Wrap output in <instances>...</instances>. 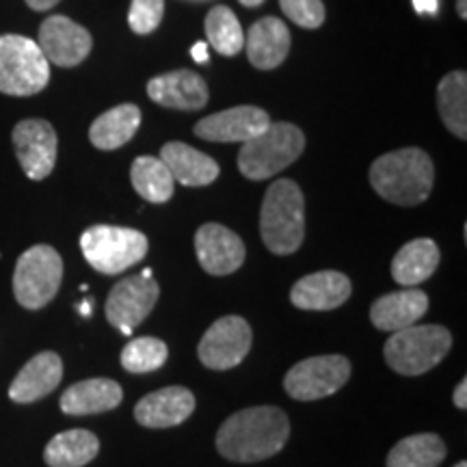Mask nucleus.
Returning a JSON list of instances; mask_svg holds the SVG:
<instances>
[{
  "label": "nucleus",
  "mask_w": 467,
  "mask_h": 467,
  "mask_svg": "<svg viewBox=\"0 0 467 467\" xmlns=\"http://www.w3.org/2000/svg\"><path fill=\"white\" fill-rule=\"evenodd\" d=\"M290 437L288 416L279 407H249L221 424L217 451L236 463H258L275 457Z\"/></svg>",
  "instance_id": "f257e3e1"
},
{
  "label": "nucleus",
  "mask_w": 467,
  "mask_h": 467,
  "mask_svg": "<svg viewBox=\"0 0 467 467\" xmlns=\"http://www.w3.org/2000/svg\"><path fill=\"white\" fill-rule=\"evenodd\" d=\"M368 175L372 189L385 202L413 208L429 200L435 182V167L424 150L402 148L379 156Z\"/></svg>",
  "instance_id": "f03ea898"
},
{
  "label": "nucleus",
  "mask_w": 467,
  "mask_h": 467,
  "mask_svg": "<svg viewBox=\"0 0 467 467\" xmlns=\"http://www.w3.org/2000/svg\"><path fill=\"white\" fill-rule=\"evenodd\" d=\"M260 234L266 249L290 255L306 238V200L299 184L284 178L268 186L260 213Z\"/></svg>",
  "instance_id": "7ed1b4c3"
},
{
  "label": "nucleus",
  "mask_w": 467,
  "mask_h": 467,
  "mask_svg": "<svg viewBox=\"0 0 467 467\" xmlns=\"http://www.w3.org/2000/svg\"><path fill=\"white\" fill-rule=\"evenodd\" d=\"M452 347V336L440 325H411L394 331L385 342L383 355L394 372L418 377L433 370Z\"/></svg>",
  "instance_id": "20e7f679"
},
{
  "label": "nucleus",
  "mask_w": 467,
  "mask_h": 467,
  "mask_svg": "<svg viewBox=\"0 0 467 467\" xmlns=\"http://www.w3.org/2000/svg\"><path fill=\"white\" fill-rule=\"evenodd\" d=\"M306 150L301 128L285 121H275L258 137L243 143L238 151V169L249 180H268L290 167Z\"/></svg>",
  "instance_id": "39448f33"
},
{
  "label": "nucleus",
  "mask_w": 467,
  "mask_h": 467,
  "mask_svg": "<svg viewBox=\"0 0 467 467\" xmlns=\"http://www.w3.org/2000/svg\"><path fill=\"white\" fill-rule=\"evenodd\" d=\"M85 260L102 275H119L148 255L150 243L132 227L93 225L80 236Z\"/></svg>",
  "instance_id": "423d86ee"
},
{
  "label": "nucleus",
  "mask_w": 467,
  "mask_h": 467,
  "mask_svg": "<svg viewBox=\"0 0 467 467\" xmlns=\"http://www.w3.org/2000/svg\"><path fill=\"white\" fill-rule=\"evenodd\" d=\"M50 80L48 58L37 42L22 35H0V93L35 96Z\"/></svg>",
  "instance_id": "0eeeda50"
},
{
  "label": "nucleus",
  "mask_w": 467,
  "mask_h": 467,
  "mask_svg": "<svg viewBox=\"0 0 467 467\" xmlns=\"http://www.w3.org/2000/svg\"><path fill=\"white\" fill-rule=\"evenodd\" d=\"M63 282V260L50 244H35L17 258L14 271L16 301L25 309H42L55 299Z\"/></svg>",
  "instance_id": "6e6552de"
},
{
  "label": "nucleus",
  "mask_w": 467,
  "mask_h": 467,
  "mask_svg": "<svg viewBox=\"0 0 467 467\" xmlns=\"http://www.w3.org/2000/svg\"><path fill=\"white\" fill-rule=\"evenodd\" d=\"M161 285L151 277L150 268L141 275L119 279L109 292L107 320L124 336H130L150 317L159 301Z\"/></svg>",
  "instance_id": "1a4fd4ad"
},
{
  "label": "nucleus",
  "mask_w": 467,
  "mask_h": 467,
  "mask_svg": "<svg viewBox=\"0 0 467 467\" xmlns=\"http://www.w3.org/2000/svg\"><path fill=\"white\" fill-rule=\"evenodd\" d=\"M350 379V361L342 355H320L290 368L284 389L295 400H318L336 394Z\"/></svg>",
  "instance_id": "9d476101"
},
{
  "label": "nucleus",
  "mask_w": 467,
  "mask_h": 467,
  "mask_svg": "<svg viewBox=\"0 0 467 467\" xmlns=\"http://www.w3.org/2000/svg\"><path fill=\"white\" fill-rule=\"evenodd\" d=\"M251 340V327L243 317H223L210 325L197 347L200 361L210 370H230L247 358Z\"/></svg>",
  "instance_id": "9b49d317"
},
{
  "label": "nucleus",
  "mask_w": 467,
  "mask_h": 467,
  "mask_svg": "<svg viewBox=\"0 0 467 467\" xmlns=\"http://www.w3.org/2000/svg\"><path fill=\"white\" fill-rule=\"evenodd\" d=\"M14 148L22 171L31 180H46L57 165L58 139L46 119H22L14 128Z\"/></svg>",
  "instance_id": "f8f14e48"
},
{
  "label": "nucleus",
  "mask_w": 467,
  "mask_h": 467,
  "mask_svg": "<svg viewBox=\"0 0 467 467\" xmlns=\"http://www.w3.org/2000/svg\"><path fill=\"white\" fill-rule=\"evenodd\" d=\"M39 50L57 67H76L89 57L93 48L91 33L66 16L46 17L39 26Z\"/></svg>",
  "instance_id": "ddd939ff"
},
{
  "label": "nucleus",
  "mask_w": 467,
  "mask_h": 467,
  "mask_svg": "<svg viewBox=\"0 0 467 467\" xmlns=\"http://www.w3.org/2000/svg\"><path fill=\"white\" fill-rule=\"evenodd\" d=\"M271 126V117L260 107H234L221 113L203 117L192 128V132L203 141L214 143H244L258 137Z\"/></svg>",
  "instance_id": "4468645a"
},
{
  "label": "nucleus",
  "mask_w": 467,
  "mask_h": 467,
  "mask_svg": "<svg viewBox=\"0 0 467 467\" xmlns=\"http://www.w3.org/2000/svg\"><path fill=\"white\" fill-rule=\"evenodd\" d=\"M195 254L208 275L225 277L243 266L244 249L243 238L221 223H206L195 234Z\"/></svg>",
  "instance_id": "2eb2a0df"
},
{
  "label": "nucleus",
  "mask_w": 467,
  "mask_h": 467,
  "mask_svg": "<svg viewBox=\"0 0 467 467\" xmlns=\"http://www.w3.org/2000/svg\"><path fill=\"white\" fill-rule=\"evenodd\" d=\"M195 411V396L182 385L162 388L143 396L134 407V418L148 429H171L182 424Z\"/></svg>",
  "instance_id": "dca6fc26"
},
{
  "label": "nucleus",
  "mask_w": 467,
  "mask_h": 467,
  "mask_svg": "<svg viewBox=\"0 0 467 467\" xmlns=\"http://www.w3.org/2000/svg\"><path fill=\"white\" fill-rule=\"evenodd\" d=\"M353 285L344 273L318 271L312 275L301 277L292 285L290 301L292 306L307 312H329L348 301Z\"/></svg>",
  "instance_id": "f3484780"
},
{
  "label": "nucleus",
  "mask_w": 467,
  "mask_h": 467,
  "mask_svg": "<svg viewBox=\"0 0 467 467\" xmlns=\"http://www.w3.org/2000/svg\"><path fill=\"white\" fill-rule=\"evenodd\" d=\"M148 96L156 104L175 110H200L208 104V85L197 72L175 69L148 83Z\"/></svg>",
  "instance_id": "a211bd4d"
},
{
  "label": "nucleus",
  "mask_w": 467,
  "mask_h": 467,
  "mask_svg": "<svg viewBox=\"0 0 467 467\" xmlns=\"http://www.w3.org/2000/svg\"><path fill=\"white\" fill-rule=\"evenodd\" d=\"M63 379V361L55 350H44L28 359L9 385V399L17 405L37 402L55 392Z\"/></svg>",
  "instance_id": "6ab92c4d"
},
{
  "label": "nucleus",
  "mask_w": 467,
  "mask_h": 467,
  "mask_svg": "<svg viewBox=\"0 0 467 467\" xmlns=\"http://www.w3.org/2000/svg\"><path fill=\"white\" fill-rule=\"evenodd\" d=\"M249 63L258 69H275L282 66L290 52V31L279 17H262L249 28L244 37Z\"/></svg>",
  "instance_id": "aec40b11"
},
{
  "label": "nucleus",
  "mask_w": 467,
  "mask_h": 467,
  "mask_svg": "<svg viewBox=\"0 0 467 467\" xmlns=\"http://www.w3.org/2000/svg\"><path fill=\"white\" fill-rule=\"evenodd\" d=\"M429 309V296L418 288H405L379 296L370 307V320L381 331H399L416 325Z\"/></svg>",
  "instance_id": "412c9836"
},
{
  "label": "nucleus",
  "mask_w": 467,
  "mask_h": 467,
  "mask_svg": "<svg viewBox=\"0 0 467 467\" xmlns=\"http://www.w3.org/2000/svg\"><path fill=\"white\" fill-rule=\"evenodd\" d=\"M124 392L121 385L113 379H85L63 392L61 411L67 416H93V413L113 411L119 407Z\"/></svg>",
  "instance_id": "4be33fe9"
},
{
  "label": "nucleus",
  "mask_w": 467,
  "mask_h": 467,
  "mask_svg": "<svg viewBox=\"0 0 467 467\" xmlns=\"http://www.w3.org/2000/svg\"><path fill=\"white\" fill-rule=\"evenodd\" d=\"M161 161L165 162L173 182H180L184 186H208L213 184L221 173L217 161L210 159L203 151L180 141L162 145Z\"/></svg>",
  "instance_id": "5701e85b"
},
{
  "label": "nucleus",
  "mask_w": 467,
  "mask_h": 467,
  "mask_svg": "<svg viewBox=\"0 0 467 467\" xmlns=\"http://www.w3.org/2000/svg\"><path fill=\"white\" fill-rule=\"evenodd\" d=\"M139 126H141V109L134 104H119L93 121L89 128V141L93 148L102 151L119 150L121 145L132 141Z\"/></svg>",
  "instance_id": "b1692460"
},
{
  "label": "nucleus",
  "mask_w": 467,
  "mask_h": 467,
  "mask_svg": "<svg viewBox=\"0 0 467 467\" xmlns=\"http://www.w3.org/2000/svg\"><path fill=\"white\" fill-rule=\"evenodd\" d=\"M440 247L431 238H416L407 243L392 262V277L405 288H416L429 279L440 266Z\"/></svg>",
  "instance_id": "393cba45"
},
{
  "label": "nucleus",
  "mask_w": 467,
  "mask_h": 467,
  "mask_svg": "<svg viewBox=\"0 0 467 467\" xmlns=\"http://www.w3.org/2000/svg\"><path fill=\"white\" fill-rule=\"evenodd\" d=\"M100 452V440L87 429H69L52 437L44 451L50 467H83Z\"/></svg>",
  "instance_id": "a878e982"
},
{
  "label": "nucleus",
  "mask_w": 467,
  "mask_h": 467,
  "mask_svg": "<svg viewBox=\"0 0 467 467\" xmlns=\"http://www.w3.org/2000/svg\"><path fill=\"white\" fill-rule=\"evenodd\" d=\"M437 110L441 121L461 141L467 139V74L451 72L437 85Z\"/></svg>",
  "instance_id": "bb28decb"
},
{
  "label": "nucleus",
  "mask_w": 467,
  "mask_h": 467,
  "mask_svg": "<svg viewBox=\"0 0 467 467\" xmlns=\"http://www.w3.org/2000/svg\"><path fill=\"white\" fill-rule=\"evenodd\" d=\"M446 443L435 433H418L400 440L388 454V467H440Z\"/></svg>",
  "instance_id": "cd10ccee"
},
{
  "label": "nucleus",
  "mask_w": 467,
  "mask_h": 467,
  "mask_svg": "<svg viewBox=\"0 0 467 467\" xmlns=\"http://www.w3.org/2000/svg\"><path fill=\"white\" fill-rule=\"evenodd\" d=\"M130 180L134 191L150 203H165L173 197L175 182L165 167V162L156 156H139L130 167Z\"/></svg>",
  "instance_id": "c85d7f7f"
},
{
  "label": "nucleus",
  "mask_w": 467,
  "mask_h": 467,
  "mask_svg": "<svg viewBox=\"0 0 467 467\" xmlns=\"http://www.w3.org/2000/svg\"><path fill=\"white\" fill-rule=\"evenodd\" d=\"M206 37L219 55L236 57L244 48V33L234 11L225 5H217L206 16Z\"/></svg>",
  "instance_id": "c756f323"
},
{
  "label": "nucleus",
  "mask_w": 467,
  "mask_h": 467,
  "mask_svg": "<svg viewBox=\"0 0 467 467\" xmlns=\"http://www.w3.org/2000/svg\"><path fill=\"white\" fill-rule=\"evenodd\" d=\"M169 358L167 344L159 337H134L121 350V366L132 375H145L165 366Z\"/></svg>",
  "instance_id": "7c9ffc66"
},
{
  "label": "nucleus",
  "mask_w": 467,
  "mask_h": 467,
  "mask_svg": "<svg viewBox=\"0 0 467 467\" xmlns=\"http://www.w3.org/2000/svg\"><path fill=\"white\" fill-rule=\"evenodd\" d=\"M165 16V0H132L128 25L137 35H150L161 26Z\"/></svg>",
  "instance_id": "2f4dec72"
},
{
  "label": "nucleus",
  "mask_w": 467,
  "mask_h": 467,
  "mask_svg": "<svg viewBox=\"0 0 467 467\" xmlns=\"http://www.w3.org/2000/svg\"><path fill=\"white\" fill-rule=\"evenodd\" d=\"M279 7L288 16V20L307 31L320 28L325 22L323 0H279Z\"/></svg>",
  "instance_id": "473e14b6"
},
{
  "label": "nucleus",
  "mask_w": 467,
  "mask_h": 467,
  "mask_svg": "<svg viewBox=\"0 0 467 467\" xmlns=\"http://www.w3.org/2000/svg\"><path fill=\"white\" fill-rule=\"evenodd\" d=\"M413 7H416L418 14H437L440 0H413Z\"/></svg>",
  "instance_id": "72a5a7b5"
},
{
  "label": "nucleus",
  "mask_w": 467,
  "mask_h": 467,
  "mask_svg": "<svg viewBox=\"0 0 467 467\" xmlns=\"http://www.w3.org/2000/svg\"><path fill=\"white\" fill-rule=\"evenodd\" d=\"M454 405L459 409H467V381L463 379L457 388H454Z\"/></svg>",
  "instance_id": "f704fd0d"
},
{
  "label": "nucleus",
  "mask_w": 467,
  "mask_h": 467,
  "mask_svg": "<svg viewBox=\"0 0 467 467\" xmlns=\"http://www.w3.org/2000/svg\"><path fill=\"white\" fill-rule=\"evenodd\" d=\"M191 55H192V58H195L197 63H208V46L203 44V42H197L195 46H192Z\"/></svg>",
  "instance_id": "c9c22d12"
},
{
  "label": "nucleus",
  "mask_w": 467,
  "mask_h": 467,
  "mask_svg": "<svg viewBox=\"0 0 467 467\" xmlns=\"http://www.w3.org/2000/svg\"><path fill=\"white\" fill-rule=\"evenodd\" d=\"M58 3H61V0H26V5L33 11H48V9H52Z\"/></svg>",
  "instance_id": "e433bc0d"
},
{
  "label": "nucleus",
  "mask_w": 467,
  "mask_h": 467,
  "mask_svg": "<svg viewBox=\"0 0 467 467\" xmlns=\"http://www.w3.org/2000/svg\"><path fill=\"white\" fill-rule=\"evenodd\" d=\"M457 11L463 20H467V0H457Z\"/></svg>",
  "instance_id": "4c0bfd02"
},
{
  "label": "nucleus",
  "mask_w": 467,
  "mask_h": 467,
  "mask_svg": "<svg viewBox=\"0 0 467 467\" xmlns=\"http://www.w3.org/2000/svg\"><path fill=\"white\" fill-rule=\"evenodd\" d=\"M238 3H241L243 7H260V5L265 3V0H238Z\"/></svg>",
  "instance_id": "58836bf2"
},
{
  "label": "nucleus",
  "mask_w": 467,
  "mask_h": 467,
  "mask_svg": "<svg viewBox=\"0 0 467 467\" xmlns=\"http://www.w3.org/2000/svg\"><path fill=\"white\" fill-rule=\"evenodd\" d=\"M80 314H83V317H89V314H91V301L80 303Z\"/></svg>",
  "instance_id": "ea45409f"
},
{
  "label": "nucleus",
  "mask_w": 467,
  "mask_h": 467,
  "mask_svg": "<svg viewBox=\"0 0 467 467\" xmlns=\"http://www.w3.org/2000/svg\"><path fill=\"white\" fill-rule=\"evenodd\" d=\"M454 467H467V463H465V461H461V463H457Z\"/></svg>",
  "instance_id": "a19ab883"
},
{
  "label": "nucleus",
  "mask_w": 467,
  "mask_h": 467,
  "mask_svg": "<svg viewBox=\"0 0 467 467\" xmlns=\"http://www.w3.org/2000/svg\"><path fill=\"white\" fill-rule=\"evenodd\" d=\"M195 3H206V0H195Z\"/></svg>",
  "instance_id": "79ce46f5"
}]
</instances>
